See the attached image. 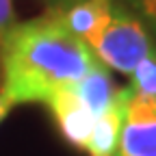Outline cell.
I'll use <instances>...</instances> for the list:
<instances>
[{
  "label": "cell",
  "mask_w": 156,
  "mask_h": 156,
  "mask_svg": "<svg viewBox=\"0 0 156 156\" xmlns=\"http://www.w3.org/2000/svg\"><path fill=\"white\" fill-rule=\"evenodd\" d=\"M95 61L89 46L52 11L15 24L0 46L2 91L13 104L48 102L76 85Z\"/></svg>",
  "instance_id": "1"
},
{
  "label": "cell",
  "mask_w": 156,
  "mask_h": 156,
  "mask_svg": "<svg viewBox=\"0 0 156 156\" xmlns=\"http://www.w3.org/2000/svg\"><path fill=\"white\" fill-rule=\"evenodd\" d=\"M87 46L100 63L128 76L150 52H154L145 26L119 7L113 9L108 22Z\"/></svg>",
  "instance_id": "2"
},
{
  "label": "cell",
  "mask_w": 156,
  "mask_h": 156,
  "mask_svg": "<svg viewBox=\"0 0 156 156\" xmlns=\"http://www.w3.org/2000/svg\"><path fill=\"white\" fill-rule=\"evenodd\" d=\"M115 156H156V98L124 87V117Z\"/></svg>",
  "instance_id": "3"
},
{
  "label": "cell",
  "mask_w": 156,
  "mask_h": 156,
  "mask_svg": "<svg viewBox=\"0 0 156 156\" xmlns=\"http://www.w3.org/2000/svg\"><path fill=\"white\" fill-rule=\"evenodd\" d=\"M46 104L50 106L61 134L65 136L72 145L85 150L87 139L91 134V128L95 124V117L76 98V93L72 91V87H65L61 91H56Z\"/></svg>",
  "instance_id": "4"
},
{
  "label": "cell",
  "mask_w": 156,
  "mask_h": 156,
  "mask_svg": "<svg viewBox=\"0 0 156 156\" xmlns=\"http://www.w3.org/2000/svg\"><path fill=\"white\" fill-rule=\"evenodd\" d=\"M113 0H69L52 13L65 24L69 33L89 44L113 15Z\"/></svg>",
  "instance_id": "5"
},
{
  "label": "cell",
  "mask_w": 156,
  "mask_h": 156,
  "mask_svg": "<svg viewBox=\"0 0 156 156\" xmlns=\"http://www.w3.org/2000/svg\"><path fill=\"white\" fill-rule=\"evenodd\" d=\"M72 91L93 113V117H100L104 111H108L117 102V95H119V89L115 87L108 67L100 63L98 58L91 63V67L87 69V74L80 80L72 85Z\"/></svg>",
  "instance_id": "6"
},
{
  "label": "cell",
  "mask_w": 156,
  "mask_h": 156,
  "mask_svg": "<svg viewBox=\"0 0 156 156\" xmlns=\"http://www.w3.org/2000/svg\"><path fill=\"white\" fill-rule=\"evenodd\" d=\"M122 117H124V89H119L117 102L108 111L95 117V124L85 145V152L89 156H115L117 143H119Z\"/></svg>",
  "instance_id": "7"
},
{
  "label": "cell",
  "mask_w": 156,
  "mask_h": 156,
  "mask_svg": "<svg viewBox=\"0 0 156 156\" xmlns=\"http://www.w3.org/2000/svg\"><path fill=\"white\" fill-rule=\"evenodd\" d=\"M128 87L139 95L156 98V50L150 52L143 61L132 69Z\"/></svg>",
  "instance_id": "8"
},
{
  "label": "cell",
  "mask_w": 156,
  "mask_h": 156,
  "mask_svg": "<svg viewBox=\"0 0 156 156\" xmlns=\"http://www.w3.org/2000/svg\"><path fill=\"white\" fill-rule=\"evenodd\" d=\"M15 11H13V0H0V46L9 30L15 26Z\"/></svg>",
  "instance_id": "9"
},
{
  "label": "cell",
  "mask_w": 156,
  "mask_h": 156,
  "mask_svg": "<svg viewBox=\"0 0 156 156\" xmlns=\"http://www.w3.org/2000/svg\"><path fill=\"white\" fill-rule=\"evenodd\" d=\"M132 7H136L145 17H150L152 22H156V0H128Z\"/></svg>",
  "instance_id": "10"
},
{
  "label": "cell",
  "mask_w": 156,
  "mask_h": 156,
  "mask_svg": "<svg viewBox=\"0 0 156 156\" xmlns=\"http://www.w3.org/2000/svg\"><path fill=\"white\" fill-rule=\"evenodd\" d=\"M13 106H15V104H13V102L9 100V98H7V95H5L2 91H0V122H2L5 117L9 115V111H11Z\"/></svg>",
  "instance_id": "11"
}]
</instances>
